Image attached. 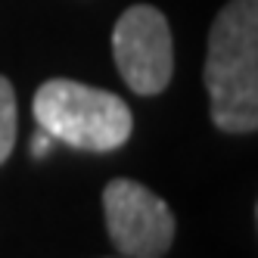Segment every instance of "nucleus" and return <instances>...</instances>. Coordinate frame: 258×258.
Here are the masks:
<instances>
[{
    "label": "nucleus",
    "mask_w": 258,
    "mask_h": 258,
    "mask_svg": "<svg viewBox=\"0 0 258 258\" xmlns=\"http://www.w3.org/2000/svg\"><path fill=\"white\" fill-rule=\"evenodd\" d=\"M50 150H53V137L47 131H38V134L31 137V153H34V159H44Z\"/></svg>",
    "instance_id": "nucleus-6"
},
{
    "label": "nucleus",
    "mask_w": 258,
    "mask_h": 258,
    "mask_svg": "<svg viewBox=\"0 0 258 258\" xmlns=\"http://www.w3.org/2000/svg\"><path fill=\"white\" fill-rule=\"evenodd\" d=\"M202 81L218 131L252 134L258 127V0H230L215 16Z\"/></svg>",
    "instance_id": "nucleus-1"
},
{
    "label": "nucleus",
    "mask_w": 258,
    "mask_h": 258,
    "mask_svg": "<svg viewBox=\"0 0 258 258\" xmlns=\"http://www.w3.org/2000/svg\"><path fill=\"white\" fill-rule=\"evenodd\" d=\"M16 127H19V118H16V90L0 75V165L13 156Z\"/></svg>",
    "instance_id": "nucleus-5"
},
{
    "label": "nucleus",
    "mask_w": 258,
    "mask_h": 258,
    "mask_svg": "<svg viewBox=\"0 0 258 258\" xmlns=\"http://www.w3.org/2000/svg\"><path fill=\"white\" fill-rule=\"evenodd\" d=\"M112 56L121 81L140 97H156L171 84L174 44L168 19L150 4L127 7L112 31Z\"/></svg>",
    "instance_id": "nucleus-3"
},
{
    "label": "nucleus",
    "mask_w": 258,
    "mask_h": 258,
    "mask_svg": "<svg viewBox=\"0 0 258 258\" xmlns=\"http://www.w3.org/2000/svg\"><path fill=\"white\" fill-rule=\"evenodd\" d=\"M34 121L53 140L84 153H112L131 137V109L115 94L72 78H50L31 103Z\"/></svg>",
    "instance_id": "nucleus-2"
},
{
    "label": "nucleus",
    "mask_w": 258,
    "mask_h": 258,
    "mask_svg": "<svg viewBox=\"0 0 258 258\" xmlns=\"http://www.w3.org/2000/svg\"><path fill=\"white\" fill-rule=\"evenodd\" d=\"M103 215L112 246L127 258H162L174 243L168 202L137 180H109L103 190Z\"/></svg>",
    "instance_id": "nucleus-4"
}]
</instances>
